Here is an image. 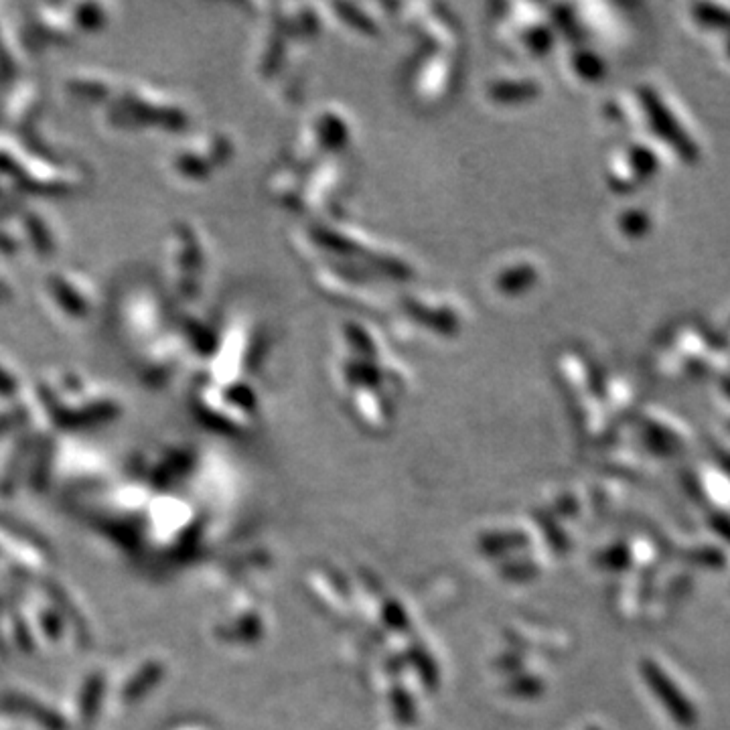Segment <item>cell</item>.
Masks as SVG:
<instances>
[{
    "instance_id": "6da1fadb",
    "label": "cell",
    "mask_w": 730,
    "mask_h": 730,
    "mask_svg": "<svg viewBox=\"0 0 730 730\" xmlns=\"http://www.w3.org/2000/svg\"><path fill=\"white\" fill-rule=\"evenodd\" d=\"M641 676L649 690L655 694V698L662 702V706L670 712V716L680 726H694L698 722V714L694 706L688 702V698L678 690V686L672 682V678L651 660L641 662Z\"/></svg>"
},
{
    "instance_id": "7a4b0ae2",
    "label": "cell",
    "mask_w": 730,
    "mask_h": 730,
    "mask_svg": "<svg viewBox=\"0 0 730 730\" xmlns=\"http://www.w3.org/2000/svg\"><path fill=\"white\" fill-rule=\"evenodd\" d=\"M680 558H684L688 564H698V566H706V568H720L724 564V556L712 548L690 550L686 554H680Z\"/></svg>"
},
{
    "instance_id": "3957f363",
    "label": "cell",
    "mask_w": 730,
    "mask_h": 730,
    "mask_svg": "<svg viewBox=\"0 0 730 730\" xmlns=\"http://www.w3.org/2000/svg\"><path fill=\"white\" fill-rule=\"evenodd\" d=\"M712 528L724 538V540H728L730 542V520L728 518H722V516H716L714 520H712Z\"/></svg>"
}]
</instances>
